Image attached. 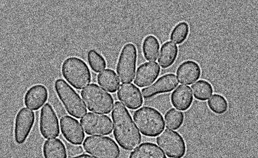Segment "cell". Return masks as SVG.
<instances>
[{
    "label": "cell",
    "instance_id": "cell-1",
    "mask_svg": "<svg viewBox=\"0 0 258 158\" xmlns=\"http://www.w3.org/2000/svg\"><path fill=\"white\" fill-rule=\"evenodd\" d=\"M113 108V135L116 142L125 150H134L141 144L142 135L123 104L116 101Z\"/></svg>",
    "mask_w": 258,
    "mask_h": 158
},
{
    "label": "cell",
    "instance_id": "cell-2",
    "mask_svg": "<svg viewBox=\"0 0 258 158\" xmlns=\"http://www.w3.org/2000/svg\"><path fill=\"white\" fill-rule=\"evenodd\" d=\"M135 125L141 133L149 137H156L162 134L165 128L163 115L150 107H143L134 114Z\"/></svg>",
    "mask_w": 258,
    "mask_h": 158
},
{
    "label": "cell",
    "instance_id": "cell-3",
    "mask_svg": "<svg viewBox=\"0 0 258 158\" xmlns=\"http://www.w3.org/2000/svg\"><path fill=\"white\" fill-rule=\"evenodd\" d=\"M61 71L64 79L76 89H82L91 82L90 68L81 59H67L62 64Z\"/></svg>",
    "mask_w": 258,
    "mask_h": 158
},
{
    "label": "cell",
    "instance_id": "cell-4",
    "mask_svg": "<svg viewBox=\"0 0 258 158\" xmlns=\"http://www.w3.org/2000/svg\"><path fill=\"white\" fill-rule=\"evenodd\" d=\"M81 95L90 112L101 114L111 113L114 104L113 97L99 85H89L83 89Z\"/></svg>",
    "mask_w": 258,
    "mask_h": 158
},
{
    "label": "cell",
    "instance_id": "cell-5",
    "mask_svg": "<svg viewBox=\"0 0 258 158\" xmlns=\"http://www.w3.org/2000/svg\"><path fill=\"white\" fill-rule=\"evenodd\" d=\"M54 88L67 112L76 118L84 117L87 110L79 94L62 79L56 81Z\"/></svg>",
    "mask_w": 258,
    "mask_h": 158
},
{
    "label": "cell",
    "instance_id": "cell-6",
    "mask_svg": "<svg viewBox=\"0 0 258 158\" xmlns=\"http://www.w3.org/2000/svg\"><path fill=\"white\" fill-rule=\"evenodd\" d=\"M83 147L87 153L96 158H118L120 155L118 145L106 136H88Z\"/></svg>",
    "mask_w": 258,
    "mask_h": 158
},
{
    "label": "cell",
    "instance_id": "cell-7",
    "mask_svg": "<svg viewBox=\"0 0 258 158\" xmlns=\"http://www.w3.org/2000/svg\"><path fill=\"white\" fill-rule=\"evenodd\" d=\"M138 52L133 43L125 44L118 58L116 71L120 82L128 84L133 82L136 72Z\"/></svg>",
    "mask_w": 258,
    "mask_h": 158
},
{
    "label": "cell",
    "instance_id": "cell-8",
    "mask_svg": "<svg viewBox=\"0 0 258 158\" xmlns=\"http://www.w3.org/2000/svg\"><path fill=\"white\" fill-rule=\"evenodd\" d=\"M156 142L169 157H183L187 151L184 139L176 131L165 130L158 136Z\"/></svg>",
    "mask_w": 258,
    "mask_h": 158
},
{
    "label": "cell",
    "instance_id": "cell-9",
    "mask_svg": "<svg viewBox=\"0 0 258 158\" xmlns=\"http://www.w3.org/2000/svg\"><path fill=\"white\" fill-rule=\"evenodd\" d=\"M80 123L89 135H108L113 131L111 119L106 115L88 113L80 120Z\"/></svg>",
    "mask_w": 258,
    "mask_h": 158
},
{
    "label": "cell",
    "instance_id": "cell-10",
    "mask_svg": "<svg viewBox=\"0 0 258 158\" xmlns=\"http://www.w3.org/2000/svg\"><path fill=\"white\" fill-rule=\"evenodd\" d=\"M35 121V115L32 111L27 108L19 111L15 123V139L17 143L22 144L26 141Z\"/></svg>",
    "mask_w": 258,
    "mask_h": 158
},
{
    "label": "cell",
    "instance_id": "cell-11",
    "mask_svg": "<svg viewBox=\"0 0 258 158\" xmlns=\"http://www.w3.org/2000/svg\"><path fill=\"white\" fill-rule=\"evenodd\" d=\"M40 130L45 139L56 138L60 134V126L56 113L49 103L41 109L40 119Z\"/></svg>",
    "mask_w": 258,
    "mask_h": 158
},
{
    "label": "cell",
    "instance_id": "cell-12",
    "mask_svg": "<svg viewBox=\"0 0 258 158\" xmlns=\"http://www.w3.org/2000/svg\"><path fill=\"white\" fill-rule=\"evenodd\" d=\"M178 85V80L174 74L164 75L150 85L149 87L142 89V95L146 99H149L160 94L172 91Z\"/></svg>",
    "mask_w": 258,
    "mask_h": 158
},
{
    "label": "cell",
    "instance_id": "cell-13",
    "mask_svg": "<svg viewBox=\"0 0 258 158\" xmlns=\"http://www.w3.org/2000/svg\"><path fill=\"white\" fill-rule=\"evenodd\" d=\"M60 127L61 133L68 142L74 145L83 143L85 134L77 120L69 116H65L61 119Z\"/></svg>",
    "mask_w": 258,
    "mask_h": 158
},
{
    "label": "cell",
    "instance_id": "cell-14",
    "mask_svg": "<svg viewBox=\"0 0 258 158\" xmlns=\"http://www.w3.org/2000/svg\"><path fill=\"white\" fill-rule=\"evenodd\" d=\"M118 99L130 110H137L143 103L140 89L133 84H122L117 91Z\"/></svg>",
    "mask_w": 258,
    "mask_h": 158
},
{
    "label": "cell",
    "instance_id": "cell-15",
    "mask_svg": "<svg viewBox=\"0 0 258 158\" xmlns=\"http://www.w3.org/2000/svg\"><path fill=\"white\" fill-rule=\"evenodd\" d=\"M160 73V67L155 62H147L138 68L134 83L141 88L146 87L153 83Z\"/></svg>",
    "mask_w": 258,
    "mask_h": 158
},
{
    "label": "cell",
    "instance_id": "cell-16",
    "mask_svg": "<svg viewBox=\"0 0 258 158\" xmlns=\"http://www.w3.org/2000/svg\"><path fill=\"white\" fill-rule=\"evenodd\" d=\"M48 91L44 85L37 84L29 88L24 96V104L32 110H39L47 101Z\"/></svg>",
    "mask_w": 258,
    "mask_h": 158
},
{
    "label": "cell",
    "instance_id": "cell-17",
    "mask_svg": "<svg viewBox=\"0 0 258 158\" xmlns=\"http://www.w3.org/2000/svg\"><path fill=\"white\" fill-rule=\"evenodd\" d=\"M202 70L196 62L188 61L181 63L176 71V75L181 84L191 85L200 79Z\"/></svg>",
    "mask_w": 258,
    "mask_h": 158
},
{
    "label": "cell",
    "instance_id": "cell-18",
    "mask_svg": "<svg viewBox=\"0 0 258 158\" xmlns=\"http://www.w3.org/2000/svg\"><path fill=\"white\" fill-rule=\"evenodd\" d=\"M193 100L191 89L187 85H179L171 94V101L173 106L183 112L191 108Z\"/></svg>",
    "mask_w": 258,
    "mask_h": 158
},
{
    "label": "cell",
    "instance_id": "cell-19",
    "mask_svg": "<svg viewBox=\"0 0 258 158\" xmlns=\"http://www.w3.org/2000/svg\"><path fill=\"white\" fill-rule=\"evenodd\" d=\"M178 47L172 41H167L162 46L158 63L163 69L171 67L178 56Z\"/></svg>",
    "mask_w": 258,
    "mask_h": 158
},
{
    "label": "cell",
    "instance_id": "cell-20",
    "mask_svg": "<svg viewBox=\"0 0 258 158\" xmlns=\"http://www.w3.org/2000/svg\"><path fill=\"white\" fill-rule=\"evenodd\" d=\"M129 158H167L157 145L144 143L131 153Z\"/></svg>",
    "mask_w": 258,
    "mask_h": 158
},
{
    "label": "cell",
    "instance_id": "cell-21",
    "mask_svg": "<svg viewBox=\"0 0 258 158\" xmlns=\"http://www.w3.org/2000/svg\"><path fill=\"white\" fill-rule=\"evenodd\" d=\"M43 150L45 158H67L65 145L58 139L45 141Z\"/></svg>",
    "mask_w": 258,
    "mask_h": 158
},
{
    "label": "cell",
    "instance_id": "cell-22",
    "mask_svg": "<svg viewBox=\"0 0 258 158\" xmlns=\"http://www.w3.org/2000/svg\"><path fill=\"white\" fill-rule=\"evenodd\" d=\"M97 83L105 90L115 93L119 87L120 82L115 72L107 69L97 75Z\"/></svg>",
    "mask_w": 258,
    "mask_h": 158
},
{
    "label": "cell",
    "instance_id": "cell-23",
    "mask_svg": "<svg viewBox=\"0 0 258 158\" xmlns=\"http://www.w3.org/2000/svg\"><path fill=\"white\" fill-rule=\"evenodd\" d=\"M160 50V42L154 36H147L143 41L142 50L144 57L147 61H155Z\"/></svg>",
    "mask_w": 258,
    "mask_h": 158
},
{
    "label": "cell",
    "instance_id": "cell-24",
    "mask_svg": "<svg viewBox=\"0 0 258 158\" xmlns=\"http://www.w3.org/2000/svg\"><path fill=\"white\" fill-rule=\"evenodd\" d=\"M191 89L194 97L200 101L209 99L214 92L212 84L205 80H199L192 85Z\"/></svg>",
    "mask_w": 258,
    "mask_h": 158
},
{
    "label": "cell",
    "instance_id": "cell-25",
    "mask_svg": "<svg viewBox=\"0 0 258 158\" xmlns=\"http://www.w3.org/2000/svg\"><path fill=\"white\" fill-rule=\"evenodd\" d=\"M184 121V114L175 109L168 110L165 115V122L168 129L178 130L183 125Z\"/></svg>",
    "mask_w": 258,
    "mask_h": 158
},
{
    "label": "cell",
    "instance_id": "cell-26",
    "mask_svg": "<svg viewBox=\"0 0 258 158\" xmlns=\"http://www.w3.org/2000/svg\"><path fill=\"white\" fill-rule=\"evenodd\" d=\"M189 33V27L187 23L181 22L173 28L170 35V39L176 44H181L187 40Z\"/></svg>",
    "mask_w": 258,
    "mask_h": 158
},
{
    "label": "cell",
    "instance_id": "cell-27",
    "mask_svg": "<svg viewBox=\"0 0 258 158\" xmlns=\"http://www.w3.org/2000/svg\"><path fill=\"white\" fill-rule=\"evenodd\" d=\"M209 108L218 115L225 114L228 109V103L226 98L219 94H215L208 101Z\"/></svg>",
    "mask_w": 258,
    "mask_h": 158
},
{
    "label": "cell",
    "instance_id": "cell-28",
    "mask_svg": "<svg viewBox=\"0 0 258 158\" xmlns=\"http://www.w3.org/2000/svg\"><path fill=\"white\" fill-rule=\"evenodd\" d=\"M88 61L92 70L96 73L102 71L107 67V62L104 58L94 49L89 51Z\"/></svg>",
    "mask_w": 258,
    "mask_h": 158
},
{
    "label": "cell",
    "instance_id": "cell-29",
    "mask_svg": "<svg viewBox=\"0 0 258 158\" xmlns=\"http://www.w3.org/2000/svg\"><path fill=\"white\" fill-rule=\"evenodd\" d=\"M83 148L80 145L69 144L67 146V152L71 156L80 155L83 153Z\"/></svg>",
    "mask_w": 258,
    "mask_h": 158
},
{
    "label": "cell",
    "instance_id": "cell-30",
    "mask_svg": "<svg viewBox=\"0 0 258 158\" xmlns=\"http://www.w3.org/2000/svg\"><path fill=\"white\" fill-rule=\"evenodd\" d=\"M52 104L53 106V108L55 111L56 112V114L58 115L59 117H65V115H66V111L63 108L62 105L61 104V102L57 98H54L52 101Z\"/></svg>",
    "mask_w": 258,
    "mask_h": 158
},
{
    "label": "cell",
    "instance_id": "cell-31",
    "mask_svg": "<svg viewBox=\"0 0 258 158\" xmlns=\"http://www.w3.org/2000/svg\"><path fill=\"white\" fill-rule=\"evenodd\" d=\"M73 158H95L90 155L88 154H83L81 155H79L78 156H76Z\"/></svg>",
    "mask_w": 258,
    "mask_h": 158
}]
</instances>
